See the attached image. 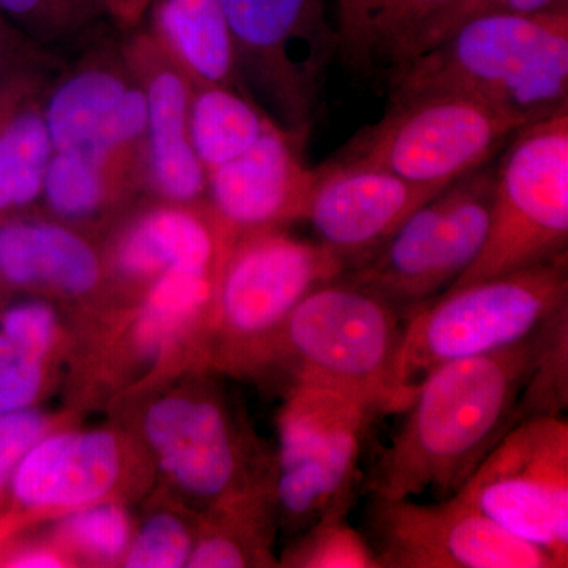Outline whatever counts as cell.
Wrapping results in <instances>:
<instances>
[{"mask_svg": "<svg viewBox=\"0 0 568 568\" xmlns=\"http://www.w3.org/2000/svg\"><path fill=\"white\" fill-rule=\"evenodd\" d=\"M111 166L74 153L54 152L44 174L41 197L59 219H91L106 203Z\"/></svg>", "mask_w": 568, "mask_h": 568, "instance_id": "cell-26", "label": "cell"}, {"mask_svg": "<svg viewBox=\"0 0 568 568\" xmlns=\"http://www.w3.org/2000/svg\"><path fill=\"white\" fill-rule=\"evenodd\" d=\"M55 152L112 164L144 142L148 102L130 62L97 58L70 70L43 110Z\"/></svg>", "mask_w": 568, "mask_h": 568, "instance_id": "cell-14", "label": "cell"}, {"mask_svg": "<svg viewBox=\"0 0 568 568\" xmlns=\"http://www.w3.org/2000/svg\"><path fill=\"white\" fill-rule=\"evenodd\" d=\"M239 84L260 93L284 132L305 144L339 51L323 0H222Z\"/></svg>", "mask_w": 568, "mask_h": 568, "instance_id": "cell-7", "label": "cell"}, {"mask_svg": "<svg viewBox=\"0 0 568 568\" xmlns=\"http://www.w3.org/2000/svg\"><path fill=\"white\" fill-rule=\"evenodd\" d=\"M151 6L153 39L193 84L237 88L233 39L222 0H152Z\"/></svg>", "mask_w": 568, "mask_h": 568, "instance_id": "cell-21", "label": "cell"}, {"mask_svg": "<svg viewBox=\"0 0 568 568\" xmlns=\"http://www.w3.org/2000/svg\"><path fill=\"white\" fill-rule=\"evenodd\" d=\"M62 532L73 547L99 560L121 558L132 541L129 515L115 504L78 507L63 519Z\"/></svg>", "mask_w": 568, "mask_h": 568, "instance_id": "cell-30", "label": "cell"}, {"mask_svg": "<svg viewBox=\"0 0 568 568\" xmlns=\"http://www.w3.org/2000/svg\"><path fill=\"white\" fill-rule=\"evenodd\" d=\"M130 62L148 102L145 155L153 189L174 204H189L207 193V171L190 141L189 106L193 82L160 47L141 39Z\"/></svg>", "mask_w": 568, "mask_h": 568, "instance_id": "cell-17", "label": "cell"}, {"mask_svg": "<svg viewBox=\"0 0 568 568\" xmlns=\"http://www.w3.org/2000/svg\"><path fill=\"white\" fill-rule=\"evenodd\" d=\"M47 418L37 410L0 414V488L6 487L29 448L44 436Z\"/></svg>", "mask_w": 568, "mask_h": 568, "instance_id": "cell-34", "label": "cell"}, {"mask_svg": "<svg viewBox=\"0 0 568 568\" xmlns=\"http://www.w3.org/2000/svg\"><path fill=\"white\" fill-rule=\"evenodd\" d=\"M405 327L398 310L342 276L298 302L265 361H283L295 384L331 388L376 417L403 413L414 396L399 381Z\"/></svg>", "mask_w": 568, "mask_h": 568, "instance_id": "cell-3", "label": "cell"}, {"mask_svg": "<svg viewBox=\"0 0 568 568\" xmlns=\"http://www.w3.org/2000/svg\"><path fill=\"white\" fill-rule=\"evenodd\" d=\"M567 7L568 0H452L414 32V36L403 44L390 67L432 50L467 22L506 14L547 13Z\"/></svg>", "mask_w": 568, "mask_h": 568, "instance_id": "cell-28", "label": "cell"}, {"mask_svg": "<svg viewBox=\"0 0 568 568\" xmlns=\"http://www.w3.org/2000/svg\"><path fill=\"white\" fill-rule=\"evenodd\" d=\"M272 125L276 123L244 92L231 85L193 84L189 134L207 173L248 151Z\"/></svg>", "mask_w": 568, "mask_h": 568, "instance_id": "cell-23", "label": "cell"}, {"mask_svg": "<svg viewBox=\"0 0 568 568\" xmlns=\"http://www.w3.org/2000/svg\"><path fill=\"white\" fill-rule=\"evenodd\" d=\"M100 13H106L115 22L132 26L140 21L152 0H92Z\"/></svg>", "mask_w": 568, "mask_h": 568, "instance_id": "cell-36", "label": "cell"}, {"mask_svg": "<svg viewBox=\"0 0 568 568\" xmlns=\"http://www.w3.org/2000/svg\"><path fill=\"white\" fill-rule=\"evenodd\" d=\"M95 13L92 0H0V17L51 47L69 43Z\"/></svg>", "mask_w": 568, "mask_h": 568, "instance_id": "cell-29", "label": "cell"}, {"mask_svg": "<svg viewBox=\"0 0 568 568\" xmlns=\"http://www.w3.org/2000/svg\"><path fill=\"white\" fill-rule=\"evenodd\" d=\"M7 566L20 568H58L63 567L61 558L48 549H28L9 560Z\"/></svg>", "mask_w": 568, "mask_h": 568, "instance_id": "cell-37", "label": "cell"}, {"mask_svg": "<svg viewBox=\"0 0 568 568\" xmlns=\"http://www.w3.org/2000/svg\"><path fill=\"white\" fill-rule=\"evenodd\" d=\"M508 142L497 164L487 242L448 290L568 253V103L526 123Z\"/></svg>", "mask_w": 568, "mask_h": 568, "instance_id": "cell-5", "label": "cell"}, {"mask_svg": "<svg viewBox=\"0 0 568 568\" xmlns=\"http://www.w3.org/2000/svg\"><path fill=\"white\" fill-rule=\"evenodd\" d=\"M43 386L40 358L0 334V414L31 407Z\"/></svg>", "mask_w": 568, "mask_h": 568, "instance_id": "cell-32", "label": "cell"}, {"mask_svg": "<svg viewBox=\"0 0 568 568\" xmlns=\"http://www.w3.org/2000/svg\"><path fill=\"white\" fill-rule=\"evenodd\" d=\"M523 123L469 97L422 95L388 104L336 160L372 164L406 181L446 189L491 162Z\"/></svg>", "mask_w": 568, "mask_h": 568, "instance_id": "cell-8", "label": "cell"}, {"mask_svg": "<svg viewBox=\"0 0 568 568\" xmlns=\"http://www.w3.org/2000/svg\"><path fill=\"white\" fill-rule=\"evenodd\" d=\"M6 51H9V39H7V33L3 31L2 24H0V63L6 58Z\"/></svg>", "mask_w": 568, "mask_h": 568, "instance_id": "cell-38", "label": "cell"}, {"mask_svg": "<svg viewBox=\"0 0 568 568\" xmlns=\"http://www.w3.org/2000/svg\"><path fill=\"white\" fill-rule=\"evenodd\" d=\"M219 276L215 271L182 268L156 275L134 323V339L142 353H162L209 306H216Z\"/></svg>", "mask_w": 568, "mask_h": 568, "instance_id": "cell-24", "label": "cell"}, {"mask_svg": "<svg viewBox=\"0 0 568 568\" xmlns=\"http://www.w3.org/2000/svg\"><path fill=\"white\" fill-rule=\"evenodd\" d=\"M302 144L272 125L248 151L207 173V193L226 241L252 231L305 220L316 170Z\"/></svg>", "mask_w": 568, "mask_h": 568, "instance_id": "cell-16", "label": "cell"}, {"mask_svg": "<svg viewBox=\"0 0 568 568\" xmlns=\"http://www.w3.org/2000/svg\"><path fill=\"white\" fill-rule=\"evenodd\" d=\"M286 567L381 568L375 549L346 515H332L304 529V536L287 549Z\"/></svg>", "mask_w": 568, "mask_h": 568, "instance_id": "cell-27", "label": "cell"}, {"mask_svg": "<svg viewBox=\"0 0 568 568\" xmlns=\"http://www.w3.org/2000/svg\"><path fill=\"white\" fill-rule=\"evenodd\" d=\"M454 496L568 567L567 418L515 425Z\"/></svg>", "mask_w": 568, "mask_h": 568, "instance_id": "cell-11", "label": "cell"}, {"mask_svg": "<svg viewBox=\"0 0 568 568\" xmlns=\"http://www.w3.org/2000/svg\"><path fill=\"white\" fill-rule=\"evenodd\" d=\"M496 170L491 160L450 183L343 278L383 298L407 321L446 293L484 250Z\"/></svg>", "mask_w": 568, "mask_h": 568, "instance_id": "cell-6", "label": "cell"}, {"mask_svg": "<svg viewBox=\"0 0 568 568\" xmlns=\"http://www.w3.org/2000/svg\"><path fill=\"white\" fill-rule=\"evenodd\" d=\"M376 416L331 388L294 384L278 418L274 493L278 515L304 530L347 515L362 446Z\"/></svg>", "mask_w": 568, "mask_h": 568, "instance_id": "cell-9", "label": "cell"}, {"mask_svg": "<svg viewBox=\"0 0 568 568\" xmlns=\"http://www.w3.org/2000/svg\"><path fill=\"white\" fill-rule=\"evenodd\" d=\"M443 190L406 181L372 164L334 159L316 170L305 220L312 223L317 241L342 254L353 268Z\"/></svg>", "mask_w": 568, "mask_h": 568, "instance_id": "cell-15", "label": "cell"}, {"mask_svg": "<svg viewBox=\"0 0 568 568\" xmlns=\"http://www.w3.org/2000/svg\"><path fill=\"white\" fill-rule=\"evenodd\" d=\"M41 110L14 114L0 129V212L36 203L54 155Z\"/></svg>", "mask_w": 568, "mask_h": 568, "instance_id": "cell-25", "label": "cell"}, {"mask_svg": "<svg viewBox=\"0 0 568 568\" xmlns=\"http://www.w3.org/2000/svg\"><path fill=\"white\" fill-rule=\"evenodd\" d=\"M186 567L193 568H242L248 567L245 556L234 545L224 540L219 534L209 530L207 534L190 552Z\"/></svg>", "mask_w": 568, "mask_h": 568, "instance_id": "cell-35", "label": "cell"}, {"mask_svg": "<svg viewBox=\"0 0 568 568\" xmlns=\"http://www.w3.org/2000/svg\"><path fill=\"white\" fill-rule=\"evenodd\" d=\"M144 435L164 473L215 506L274 476L246 474L237 426L213 394L164 396L145 413Z\"/></svg>", "mask_w": 568, "mask_h": 568, "instance_id": "cell-13", "label": "cell"}, {"mask_svg": "<svg viewBox=\"0 0 568 568\" xmlns=\"http://www.w3.org/2000/svg\"><path fill=\"white\" fill-rule=\"evenodd\" d=\"M452 0H336L343 61L364 74H383L414 32Z\"/></svg>", "mask_w": 568, "mask_h": 568, "instance_id": "cell-22", "label": "cell"}, {"mask_svg": "<svg viewBox=\"0 0 568 568\" xmlns=\"http://www.w3.org/2000/svg\"><path fill=\"white\" fill-rule=\"evenodd\" d=\"M0 334L13 345L43 361L58 334V317L44 302H22L11 306L0 317Z\"/></svg>", "mask_w": 568, "mask_h": 568, "instance_id": "cell-33", "label": "cell"}, {"mask_svg": "<svg viewBox=\"0 0 568 568\" xmlns=\"http://www.w3.org/2000/svg\"><path fill=\"white\" fill-rule=\"evenodd\" d=\"M381 77L390 103L448 93L537 121L568 103V7L467 22Z\"/></svg>", "mask_w": 568, "mask_h": 568, "instance_id": "cell-2", "label": "cell"}, {"mask_svg": "<svg viewBox=\"0 0 568 568\" xmlns=\"http://www.w3.org/2000/svg\"><path fill=\"white\" fill-rule=\"evenodd\" d=\"M226 235L189 209L159 207L126 227L114 248L115 268L126 278L148 280L166 271H215Z\"/></svg>", "mask_w": 568, "mask_h": 568, "instance_id": "cell-20", "label": "cell"}, {"mask_svg": "<svg viewBox=\"0 0 568 568\" xmlns=\"http://www.w3.org/2000/svg\"><path fill=\"white\" fill-rule=\"evenodd\" d=\"M193 549L190 530L171 514L153 515L125 551L123 566L130 568L186 567Z\"/></svg>", "mask_w": 568, "mask_h": 568, "instance_id": "cell-31", "label": "cell"}, {"mask_svg": "<svg viewBox=\"0 0 568 568\" xmlns=\"http://www.w3.org/2000/svg\"><path fill=\"white\" fill-rule=\"evenodd\" d=\"M366 511L381 568H558L457 496L429 504L372 496Z\"/></svg>", "mask_w": 568, "mask_h": 568, "instance_id": "cell-12", "label": "cell"}, {"mask_svg": "<svg viewBox=\"0 0 568 568\" xmlns=\"http://www.w3.org/2000/svg\"><path fill=\"white\" fill-rule=\"evenodd\" d=\"M119 474L118 439L104 429H92L40 437L10 481L22 506L78 508L106 496Z\"/></svg>", "mask_w": 568, "mask_h": 568, "instance_id": "cell-18", "label": "cell"}, {"mask_svg": "<svg viewBox=\"0 0 568 568\" xmlns=\"http://www.w3.org/2000/svg\"><path fill=\"white\" fill-rule=\"evenodd\" d=\"M568 312V253L448 290L407 317L399 381L410 394L437 366L518 345Z\"/></svg>", "mask_w": 568, "mask_h": 568, "instance_id": "cell-4", "label": "cell"}, {"mask_svg": "<svg viewBox=\"0 0 568 568\" xmlns=\"http://www.w3.org/2000/svg\"><path fill=\"white\" fill-rule=\"evenodd\" d=\"M518 345L437 366L418 384L402 428L369 474L386 499L454 496L496 444L525 422L521 402L556 321Z\"/></svg>", "mask_w": 568, "mask_h": 568, "instance_id": "cell-1", "label": "cell"}, {"mask_svg": "<svg viewBox=\"0 0 568 568\" xmlns=\"http://www.w3.org/2000/svg\"><path fill=\"white\" fill-rule=\"evenodd\" d=\"M0 276L18 287L80 297L102 276L95 250L63 224L21 220L0 226Z\"/></svg>", "mask_w": 568, "mask_h": 568, "instance_id": "cell-19", "label": "cell"}, {"mask_svg": "<svg viewBox=\"0 0 568 568\" xmlns=\"http://www.w3.org/2000/svg\"><path fill=\"white\" fill-rule=\"evenodd\" d=\"M349 271L342 254L282 227L227 241L219 287L220 328L237 358L265 361L280 328L302 298Z\"/></svg>", "mask_w": 568, "mask_h": 568, "instance_id": "cell-10", "label": "cell"}]
</instances>
